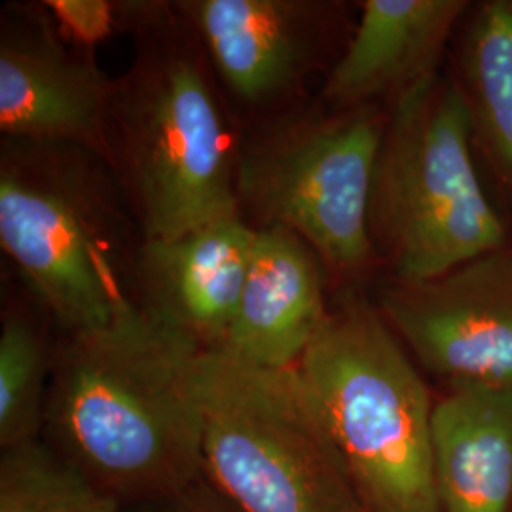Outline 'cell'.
<instances>
[{"label": "cell", "instance_id": "7c38bea8", "mask_svg": "<svg viewBox=\"0 0 512 512\" xmlns=\"http://www.w3.org/2000/svg\"><path fill=\"white\" fill-rule=\"evenodd\" d=\"M323 260L285 228H258L228 332V351L251 365L294 368L329 317Z\"/></svg>", "mask_w": 512, "mask_h": 512}, {"label": "cell", "instance_id": "8fae6325", "mask_svg": "<svg viewBox=\"0 0 512 512\" xmlns=\"http://www.w3.org/2000/svg\"><path fill=\"white\" fill-rule=\"evenodd\" d=\"M255 239L256 228L241 215L177 238L145 239L137 258L139 306L205 351H220L238 311Z\"/></svg>", "mask_w": 512, "mask_h": 512}, {"label": "cell", "instance_id": "4fadbf2b", "mask_svg": "<svg viewBox=\"0 0 512 512\" xmlns=\"http://www.w3.org/2000/svg\"><path fill=\"white\" fill-rule=\"evenodd\" d=\"M465 0H366L344 54L330 69L323 99L348 110L391 103L437 74L440 54Z\"/></svg>", "mask_w": 512, "mask_h": 512}, {"label": "cell", "instance_id": "277c9868", "mask_svg": "<svg viewBox=\"0 0 512 512\" xmlns=\"http://www.w3.org/2000/svg\"><path fill=\"white\" fill-rule=\"evenodd\" d=\"M366 512H440L435 399L380 311H329L296 365Z\"/></svg>", "mask_w": 512, "mask_h": 512}, {"label": "cell", "instance_id": "9c48e42d", "mask_svg": "<svg viewBox=\"0 0 512 512\" xmlns=\"http://www.w3.org/2000/svg\"><path fill=\"white\" fill-rule=\"evenodd\" d=\"M116 80L95 52L59 33L44 4H8L0 25V133L4 139L86 148L110 165Z\"/></svg>", "mask_w": 512, "mask_h": 512}, {"label": "cell", "instance_id": "e0dca14e", "mask_svg": "<svg viewBox=\"0 0 512 512\" xmlns=\"http://www.w3.org/2000/svg\"><path fill=\"white\" fill-rule=\"evenodd\" d=\"M0 512H128L42 442L0 450Z\"/></svg>", "mask_w": 512, "mask_h": 512}, {"label": "cell", "instance_id": "3957f363", "mask_svg": "<svg viewBox=\"0 0 512 512\" xmlns=\"http://www.w3.org/2000/svg\"><path fill=\"white\" fill-rule=\"evenodd\" d=\"M145 243L110 165L86 148L4 139L0 245L59 334L141 308Z\"/></svg>", "mask_w": 512, "mask_h": 512}, {"label": "cell", "instance_id": "ac0fdd59", "mask_svg": "<svg viewBox=\"0 0 512 512\" xmlns=\"http://www.w3.org/2000/svg\"><path fill=\"white\" fill-rule=\"evenodd\" d=\"M42 4L63 37L93 52L109 38L126 33L137 37L171 6L148 0H46Z\"/></svg>", "mask_w": 512, "mask_h": 512}, {"label": "cell", "instance_id": "7a4b0ae2", "mask_svg": "<svg viewBox=\"0 0 512 512\" xmlns=\"http://www.w3.org/2000/svg\"><path fill=\"white\" fill-rule=\"evenodd\" d=\"M135 44L112 97L110 169L143 238H177L241 215V133L220 101L200 38L171 4Z\"/></svg>", "mask_w": 512, "mask_h": 512}, {"label": "cell", "instance_id": "5bb4252c", "mask_svg": "<svg viewBox=\"0 0 512 512\" xmlns=\"http://www.w3.org/2000/svg\"><path fill=\"white\" fill-rule=\"evenodd\" d=\"M440 512H511L512 389L458 385L435 403Z\"/></svg>", "mask_w": 512, "mask_h": 512}, {"label": "cell", "instance_id": "52a82bcc", "mask_svg": "<svg viewBox=\"0 0 512 512\" xmlns=\"http://www.w3.org/2000/svg\"><path fill=\"white\" fill-rule=\"evenodd\" d=\"M389 112L289 110L239 145V213L253 228H285L325 266L363 272L374 256L370 203Z\"/></svg>", "mask_w": 512, "mask_h": 512}, {"label": "cell", "instance_id": "ba28073f", "mask_svg": "<svg viewBox=\"0 0 512 512\" xmlns=\"http://www.w3.org/2000/svg\"><path fill=\"white\" fill-rule=\"evenodd\" d=\"M382 317L450 387L512 389V245L421 283H393Z\"/></svg>", "mask_w": 512, "mask_h": 512}, {"label": "cell", "instance_id": "d6986e66", "mask_svg": "<svg viewBox=\"0 0 512 512\" xmlns=\"http://www.w3.org/2000/svg\"><path fill=\"white\" fill-rule=\"evenodd\" d=\"M128 512H241L205 478L196 480L183 492L154 503L129 507Z\"/></svg>", "mask_w": 512, "mask_h": 512}, {"label": "cell", "instance_id": "30bf717a", "mask_svg": "<svg viewBox=\"0 0 512 512\" xmlns=\"http://www.w3.org/2000/svg\"><path fill=\"white\" fill-rule=\"evenodd\" d=\"M222 86L249 109L293 101L323 61L330 4L310 0L175 2Z\"/></svg>", "mask_w": 512, "mask_h": 512}, {"label": "cell", "instance_id": "2e32d148", "mask_svg": "<svg viewBox=\"0 0 512 512\" xmlns=\"http://www.w3.org/2000/svg\"><path fill=\"white\" fill-rule=\"evenodd\" d=\"M461 57L473 124L512 192V0L476 6Z\"/></svg>", "mask_w": 512, "mask_h": 512}, {"label": "cell", "instance_id": "9a60e30c", "mask_svg": "<svg viewBox=\"0 0 512 512\" xmlns=\"http://www.w3.org/2000/svg\"><path fill=\"white\" fill-rule=\"evenodd\" d=\"M57 329L46 311L10 304L0 329V450L42 440Z\"/></svg>", "mask_w": 512, "mask_h": 512}, {"label": "cell", "instance_id": "8992f818", "mask_svg": "<svg viewBox=\"0 0 512 512\" xmlns=\"http://www.w3.org/2000/svg\"><path fill=\"white\" fill-rule=\"evenodd\" d=\"M202 403V476L239 511L366 512L296 366L205 351Z\"/></svg>", "mask_w": 512, "mask_h": 512}, {"label": "cell", "instance_id": "6da1fadb", "mask_svg": "<svg viewBox=\"0 0 512 512\" xmlns=\"http://www.w3.org/2000/svg\"><path fill=\"white\" fill-rule=\"evenodd\" d=\"M203 355L143 308L57 332L42 442L128 509L183 492L202 478Z\"/></svg>", "mask_w": 512, "mask_h": 512}, {"label": "cell", "instance_id": "5b68a950", "mask_svg": "<svg viewBox=\"0 0 512 512\" xmlns=\"http://www.w3.org/2000/svg\"><path fill=\"white\" fill-rule=\"evenodd\" d=\"M473 129L465 93L439 74L391 103L370 236L397 283L435 279L509 243L476 173Z\"/></svg>", "mask_w": 512, "mask_h": 512}]
</instances>
